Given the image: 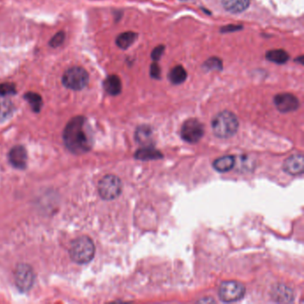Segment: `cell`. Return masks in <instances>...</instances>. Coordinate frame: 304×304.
<instances>
[{
	"label": "cell",
	"instance_id": "1",
	"mask_svg": "<svg viewBox=\"0 0 304 304\" xmlns=\"http://www.w3.org/2000/svg\"><path fill=\"white\" fill-rule=\"evenodd\" d=\"M63 137L67 149L75 155H83L92 147V137L87 130L83 116H76L67 123Z\"/></svg>",
	"mask_w": 304,
	"mask_h": 304
},
{
	"label": "cell",
	"instance_id": "2",
	"mask_svg": "<svg viewBox=\"0 0 304 304\" xmlns=\"http://www.w3.org/2000/svg\"><path fill=\"white\" fill-rule=\"evenodd\" d=\"M239 127L237 116L230 111H223L216 115L212 122V129L216 137L229 138L237 133Z\"/></svg>",
	"mask_w": 304,
	"mask_h": 304
},
{
	"label": "cell",
	"instance_id": "3",
	"mask_svg": "<svg viewBox=\"0 0 304 304\" xmlns=\"http://www.w3.org/2000/svg\"><path fill=\"white\" fill-rule=\"evenodd\" d=\"M95 245L89 237H81L71 243L70 256L71 260L78 264L89 263L95 256Z\"/></svg>",
	"mask_w": 304,
	"mask_h": 304
},
{
	"label": "cell",
	"instance_id": "4",
	"mask_svg": "<svg viewBox=\"0 0 304 304\" xmlns=\"http://www.w3.org/2000/svg\"><path fill=\"white\" fill-rule=\"evenodd\" d=\"M88 71L82 67L74 66L68 69L63 75L62 82L65 88L72 90H82L89 84Z\"/></svg>",
	"mask_w": 304,
	"mask_h": 304
},
{
	"label": "cell",
	"instance_id": "5",
	"mask_svg": "<svg viewBox=\"0 0 304 304\" xmlns=\"http://www.w3.org/2000/svg\"><path fill=\"white\" fill-rule=\"evenodd\" d=\"M123 191V184L117 176L106 175L98 184V193L104 200H113Z\"/></svg>",
	"mask_w": 304,
	"mask_h": 304
},
{
	"label": "cell",
	"instance_id": "6",
	"mask_svg": "<svg viewBox=\"0 0 304 304\" xmlns=\"http://www.w3.org/2000/svg\"><path fill=\"white\" fill-rule=\"evenodd\" d=\"M245 287L238 281H225L219 287V297L224 302H235L245 296Z\"/></svg>",
	"mask_w": 304,
	"mask_h": 304
},
{
	"label": "cell",
	"instance_id": "7",
	"mask_svg": "<svg viewBox=\"0 0 304 304\" xmlns=\"http://www.w3.org/2000/svg\"><path fill=\"white\" fill-rule=\"evenodd\" d=\"M204 125L197 119L185 121L181 128V137L184 141L195 144L204 137Z\"/></svg>",
	"mask_w": 304,
	"mask_h": 304
},
{
	"label": "cell",
	"instance_id": "8",
	"mask_svg": "<svg viewBox=\"0 0 304 304\" xmlns=\"http://www.w3.org/2000/svg\"><path fill=\"white\" fill-rule=\"evenodd\" d=\"M15 285L19 290L26 292L32 287L35 281V274L28 264H19L15 272Z\"/></svg>",
	"mask_w": 304,
	"mask_h": 304
},
{
	"label": "cell",
	"instance_id": "9",
	"mask_svg": "<svg viewBox=\"0 0 304 304\" xmlns=\"http://www.w3.org/2000/svg\"><path fill=\"white\" fill-rule=\"evenodd\" d=\"M274 104L281 112H290L299 108V100L295 96L289 93L278 94L274 98Z\"/></svg>",
	"mask_w": 304,
	"mask_h": 304
},
{
	"label": "cell",
	"instance_id": "10",
	"mask_svg": "<svg viewBox=\"0 0 304 304\" xmlns=\"http://www.w3.org/2000/svg\"><path fill=\"white\" fill-rule=\"evenodd\" d=\"M8 160L13 167L18 170H24L28 163L26 149L22 145H15L8 154Z\"/></svg>",
	"mask_w": 304,
	"mask_h": 304
},
{
	"label": "cell",
	"instance_id": "11",
	"mask_svg": "<svg viewBox=\"0 0 304 304\" xmlns=\"http://www.w3.org/2000/svg\"><path fill=\"white\" fill-rule=\"evenodd\" d=\"M303 169L304 161L302 155H293L290 156L283 165V170L286 171L287 174L292 176L302 174Z\"/></svg>",
	"mask_w": 304,
	"mask_h": 304
},
{
	"label": "cell",
	"instance_id": "12",
	"mask_svg": "<svg viewBox=\"0 0 304 304\" xmlns=\"http://www.w3.org/2000/svg\"><path fill=\"white\" fill-rule=\"evenodd\" d=\"M135 158L140 161H151L163 158V154L152 146H145L138 149L135 154Z\"/></svg>",
	"mask_w": 304,
	"mask_h": 304
},
{
	"label": "cell",
	"instance_id": "13",
	"mask_svg": "<svg viewBox=\"0 0 304 304\" xmlns=\"http://www.w3.org/2000/svg\"><path fill=\"white\" fill-rule=\"evenodd\" d=\"M222 5L226 11L239 14L248 8L250 0H222Z\"/></svg>",
	"mask_w": 304,
	"mask_h": 304
},
{
	"label": "cell",
	"instance_id": "14",
	"mask_svg": "<svg viewBox=\"0 0 304 304\" xmlns=\"http://www.w3.org/2000/svg\"><path fill=\"white\" fill-rule=\"evenodd\" d=\"M104 89L111 96H117L122 92V82L118 76L110 75L104 82Z\"/></svg>",
	"mask_w": 304,
	"mask_h": 304
},
{
	"label": "cell",
	"instance_id": "15",
	"mask_svg": "<svg viewBox=\"0 0 304 304\" xmlns=\"http://www.w3.org/2000/svg\"><path fill=\"white\" fill-rule=\"evenodd\" d=\"M235 157L232 156H222L213 162V168L219 172H227L235 166Z\"/></svg>",
	"mask_w": 304,
	"mask_h": 304
},
{
	"label": "cell",
	"instance_id": "16",
	"mask_svg": "<svg viewBox=\"0 0 304 304\" xmlns=\"http://www.w3.org/2000/svg\"><path fill=\"white\" fill-rule=\"evenodd\" d=\"M153 132L151 128L148 126H140L136 131V139L137 141L145 145V146H151L153 144Z\"/></svg>",
	"mask_w": 304,
	"mask_h": 304
},
{
	"label": "cell",
	"instance_id": "17",
	"mask_svg": "<svg viewBox=\"0 0 304 304\" xmlns=\"http://www.w3.org/2000/svg\"><path fill=\"white\" fill-rule=\"evenodd\" d=\"M137 34L132 31H127L123 33L120 34L116 40V44L119 47L120 49H127L130 48L131 45L133 44L135 41H137Z\"/></svg>",
	"mask_w": 304,
	"mask_h": 304
},
{
	"label": "cell",
	"instance_id": "18",
	"mask_svg": "<svg viewBox=\"0 0 304 304\" xmlns=\"http://www.w3.org/2000/svg\"><path fill=\"white\" fill-rule=\"evenodd\" d=\"M266 58L273 63L283 64L289 60V55L282 49L271 50L266 54Z\"/></svg>",
	"mask_w": 304,
	"mask_h": 304
},
{
	"label": "cell",
	"instance_id": "19",
	"mask_svg": "<svg viewBox=\"0 0 304 304\" xmlns=\"http://www.w3.org/2000/svg\"><path fill=\"white\" fill-rule=\"evenodd\" d=\"M187 77L186 74V71L185 69L181 66V65H177L175 66L169 75V79L173 84L178 85V84H181L183 82H185V79Z\"/></svg>",
	"mask_w": 304,
	"mask_h": 304
},
{
	"label": "cell",
	"instance_id": "20",
	"mask_svg": "<svg viewBox=\"0 0 304 304\" xmlns=\"http://www.w3.org/2000/svg\"><path fill=\"white\" fill-rule=\"evenodd\" d=\"M24 98L28 102V104H30L32 111H35V112L41 111V108L43 106V101H42V97L39 94L28 92L25 94Z\"/></svg>",
	"mask_w": 304,
	"mask_h": 304
},
{
	"label": "cell",
	"instance_id": "21",
	"mask_svg": "<svg viewBox=\"0 0 304 304\" xmlns=\"http://www.w3.org/2000/svg\"><path fill=\"white\" fill-rule=\"evenodd\" d=\"M14 110L15 107L10 101L0 100V120L8 119Z\"/></svg>",
	"mask_w": 304,
	"mask_h": 304
},
{
	"label": "cell",
	"instance_id": "22",
	"mask_svg": "<svg viewBox=\"0 0 304 304\" xmlns=\"http://www.w3.org/2000/svg\"><path fill=\"white\" fill-rule=\"evenodd\" d=\"M16 94V88L12 83H2L0 84V96L8 97Z\"/></svg>",
	"mask_w": 304,
	"mask_h": 304
},
{
	"label": "cell",
	"instance_id": "23",
	"mask_svg": "<svg viewBox=\"0 0 304 304\" xmlns=\"http://www.w3.org/2000/svg\"><path fill=\"white\" fill-rule=\"evenodd\" d=\"M204 67L209 71H211V70H220L222 68V63L217 57H212L204 63Z\"/></svg>",
	"mask_w": 304,
	"mask_h": 304
},
{
	"label": "cell",
	"instance_id": "24",
	"mask_svg": "<svg viewBox=\"0 0 304 304\" xmlns=\"http://www.w3.org/2000/svg\"><path fill=\"white\" fill-rule=\"evenodd\" d=\"M64 40H65V34L63 31H59L51 39V41H49V45L52 48H57L63 44Z\"/></svg>",
	"mask_w": 304,
	"mask_h": 304
},
{
	"label": "cell",
	"instance_id": "25",
	"mask_svg": "<svg viewBox=\"0 0 304 304\" xmlns=\"http://www.w3.org/2000/svg\"><path fill=\"white\" fill-rule=\"evenodd\" d=\"M163 50H164V47L163 46H159L156 49H154V51L152 53L153 59L155 60V61H158L160 59V57L163 55Z\"/></svg>",
	"mask_w": 304,
	"mask_h": 304
},
{
	"label": "cell",
	"instance_id": "26",
	"mask_svg": "<svg viewBox=\"0 0 304 304\" xmlns=\"http://www.w3.org/2000/svg\"><path fill=\"white\" fill-rule=\"evenodd\" d=\"M151 75H152L153 78L160 79V77H161V69L158 66V64L153 63L152 66H151Z\"/></svg>",
	"mask_w": 304,
	"mask_h": 304
},
{
	"label": "cell",
	"instance_id": "27",
	"mask_svg": "<svg viewBox=\"0 0 304 304\" xmlns=\"http://www.w3.org/2000/svg\"><path fill=\"white\" fill-rule=\"evenodd\" d=\"M182 1H189V0H182Z\"/></svg>",
	"mask_w": 304,
	"mask_h": 304
}]
</instances>
